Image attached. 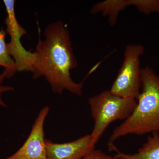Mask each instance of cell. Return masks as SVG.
Wrapping results in <instances>:
<instances>
[{"label": "cell", "instance_id": "2", "mask_svg": "<svg viewBox=\"0 0 159 159\" xmlns=\"http://www.w3.org/2000/svg\"><path fill=\"white\" fill-rule=\"evenodd\" d=\"M141 89L137 105L129 117L115 128L109 139L110 151H116V140L129 134L159 132V76L152 68L142 69Z\"/></svg>", "mask_w": 159, "mask_h": 159}, {"label": "cell", "instance_id": "12", "mask_svg": "<svg viewBox=\"0 0 159 159\" xmlns=\"http://www.w3.org/2000/svg\"><path fill=\"white\" fill-rule=\"evenodd\" d=\"M82 159H118L116 157L107 154L99 149H94L89 152Z\"/></svg>", "mask_w": 159, "mask_h": 159}, {"label": "cell", "instance_id": "6", "mask_svg": "<svg viewBox=\"0 0 159 159\" xmlns=\"http://www.w3.org/2000/svg\"><path fill=\"white\" fill-rule=\"evenodd\" d=\"M49 111L48 106L41 110L25 142L16 152L5 159H48L44 125Z\"/></svg>", "mask_w": 159, "mask_h": 159}, {"label": "cell", "instance_id": "5", "mask_svg": "<svg viewBox=\"0 0 159 159\" xmlns=\"http://www.w3.org/2000/svg\"><path fill=\"white\" fill-rule=\"evenodd\" d=\"M7 15L5 19L6 32L9 34L10 41L7 43L8 52L14 60L17 72L29 71L32 73L35 54L26 50L21 39L27 34L26 30L21 26L16 16L14 0L3 1Z\"/></svg>", "mask_w": 159, "mask_h": 159}, {"label": "cell", "instance_id": "4", "mask_svg": "<svg viewBox=\"0 0 159 159\" xmlns=\"http://www.w3.org/2000/svg\"><path fill=\"white\" fill-rule=\"evenodd\" d=\"M144 51V47L139 44L126 46L122 66L110 89L111 93L123 98L138 99L142 83L140 57Z\"/></svg>", "mask_w": 159, "mask_h": 159}, {"label": "cell", "instance_id": "10", "mask_svg": "<svg viewBox=\"0 0 159 159\" xmlns=\"http://www.w3.org/2000/svg\"><path fill=\"white\" fill-rule=\"evenodd\" d=\"M131 6L144 14H159V0H131Z\"/></svg>", "mask_w": 159, "mask_h": 159}, {"label": "cell", "instance_id": "7", "mask_svg": "<svg viewBox=\"0 0 159 159\" xmlns=\"http://www.w3.org/2000/svg\"><path fill=\"white\" fill-rule=\"evenodd\" d=\"M46 147L48 159H82L95 149L90 134L66 143H54L46 139Z\"/></svg>", "mask_w": 159, "mask_h": 159}, {"label": "cell", "instance_id": "3", "mask_svg": "<svg viewBox=\"0 0 159 159\" xmlns=\"http://www.w3.org/2000/svg\"><path fill=\"white\" fill-rule=\"evenodd\" d=\"M89 103L94 122L90 134L92 145L95 146L110 124L128 119L136 106L137 100L119 97L109 90L90 97Z\"/></svg>", "mask_w": 159, "mask_h": 159}, {"label": "cell", "instance_id": "9", "mask_svg": "<svg viewBox=\"0 0 159 159\" xmlns=\"http://www.w3.org/2000/svg\"><path fill=\"white\" fill-rule=\"evenodd\" d=\"M6 31L2 28L0 30V66L3 67V72L6 78H11L17 72L14 60L8 52L6 42Z\"/></svg>", "mask_w": 159, "mask_h": 159}, {"label": "cell", "instance_id": "11", "mask_svg": "<svg viewBox=\"0 0 159 159\" xmlns=\"http://www.w3.org/2000/svg\"><path fill=\"white\" fill-rule=\"evenodd\" d=\"M6 78V74L4 72L0 73V107H7V105L3 99V94L6 92H11L14 90V89L12 86L5 85L3 84V81Z\"/></svg>", "mask_w": 159, "mask_h": 159}, {"label": "cell", "instance_id": "1", "mask_svg": "<svg viewBox=\"0 0 159 159\" xmlns=\"http://www.w3.org/2000/svg\"><path fill=\"white\" fill-rule=\"evenodd\" d=\"M44 34L45 38L39 40L34 52L33 78L44 77L54 93L61 94L66 90L81 96L83 82H75L71 77V70L77 67L78 62L67 27L61 21L51 23Z\"/></svg>", "mask_w": 159, "mask_h": 159}, {"label": "cell", "instance_id": "8", "mask_svg": "<svg viewBox=\"0 0 159 159\" xmlns=\"http://www.w3.org/2000/svg\"><path fill=\"white\" fill-rule=\"evenodd\" d=\"M118 159H159V132L149 135L147 141L136 153L129 154L116 152Z\"/></svg>", "mask_w": 159, "mask_h": 159}]
</instances>
